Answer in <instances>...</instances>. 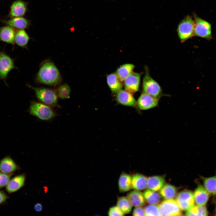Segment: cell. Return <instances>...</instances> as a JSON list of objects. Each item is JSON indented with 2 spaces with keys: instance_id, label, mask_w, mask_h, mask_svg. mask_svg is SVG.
Segmentation results:
<instances>
[{
  "instance_id": "obj_20",
  "label": "cell",
  "mask_w": 216,
  "mask_h": 216,
  "mask_svg": "<svg viewBox=\"0 0 216 216\" xmlns=\"http://www.w3.org/2000/svg\"><path fill=\"white\" fill-rule=\"evenodd\" d=\"M147 178L139 173H136L131 177L132 188L134 190H141L147 187Z\"/></svg>"
},
{
  "instance_id": "obj_36",
  "label": "cell",
  "mask_w": 216,
  "mask_h": 216,
  "mask_svg": "<svg viewBox=\"0 0 216 216\" xmlns=\"http://www.w3.org/2000/svg\"><path fill=\"white\" fill-rule=\"evenodd\" d=\"M9 198V196L5 192L0 190V205L4 203Z\"/></svg>"
},
{
  "instance_id": "obj_2",
  "label": "cell",
  "mask_w": 216,
  "mask_h": 216,
  "mask_svg": "<svg viewBox=\"0 0 216 216\" xmlns=\"http://www.w3.org/2000/svg\"><path fill=\"white\" fill-rule=\"evenodd\" d=\"M28 111L31 115L44 121L51 120L57 115L52 107L37 101L31 102Z\"/></svg>"
},
{
  "instance_id": "obj_29",
  "label": "cell",
  "mask_w": 216,
  "mask_h": 216,
  "mask_svg": "<svg viewBox=\"0 0 216 216\" xmlns=\"http://www.w3.org/2000/svg\"><path fill=\"white\" fill-rule=\"evenodd\" d=\"M143 195L145 200L151 204H157L160 201V194L156 191L147 189L144 191Z\"/></svg>"
},
{
  "instance_id": "obj_22",
  "label": "cell",
  "mask_w": 216,
  "mask_h": 216,
  "mask_svg": "<svg viewBox=\"0 0 216 216\" xmlns=\"http://www.w3.org/2000/svg\"><path fill=\"white\" fill-rule=\"evenodd\" d=\"M108 85L113 93H116L122 89V85L116 73H112L107 76Z\"/></svg>"
},
{
  "instance_id": "obj_37",
  "label": "cell",
  "mask_w": 216,
  "mask_h": 216,
  "mask_svg": "<svg viewBox=\"0 0 216 216\" xmlns=\"http://www.w3.org/2000/svg\"><path fill=\"white\" fill-rule=\"evenodd\" d=\"M34 209L35 211L37 212H40L43 209V206L40 203H37L34 205Z\"/></svg>"
},
{
  "instance_id": "obj_35",
  "label": "cell",
  "mask_w": 216,
  "mask_h": 216,
  "mask_svg": "<svg viewBox=\"0 0 216 216\" xmlns=\"http://www.w3.org/2000/svg\"><path fill=\"white\" fill-rule=\"evenodd\" d=\"M132 215L133 216H146L144 208L140 206L136 207L134 209Z\"/></svg>"
},
{
  "instance_id": "obj_23",
  "label": "cell",
  "mask_w": 216,
  "mask_h": 216,
  "mask_svg": "<svg viewBox=\"0 0 216 216\" xmlns=\"http://www.w3.org/2000/svg\"><path fill=\"white\" fill-rule=\"evenodd\" d=\"M30 38L24 29H17L14 38V44L22 48H26Z\"/></svg>"
},
{
  "instance_id": "obj_15",
  "label": "cell",
  "mask_w": 216,
  "mask_h": 216,
  "mask_svg": "<svg viewBox=\"0 0 216 216\" xmlns=\"http://www.w3.org/2000/svg\"><path fill=\"white\" fill-rule=\"evenodd\" d=\"M116 94V100L118 104L125 106H136L137 103L131 93L122 89Z\"/></svg>"
},
{
  "instance_id": "obj_25",
  "label": "cell",
  "mask_w": 216,
  "mask_h": 216,
  "mask_svg": "<svg viewBox=\"0 0 216 216\" xmlns=\"http://www.w3.org/2000/svg\"><path fill=\"white\" fill-rule=\"evenodd\" d=\"M160 195L166 200L173 199L176 196L177 190L174 186L169 184L164 185L160 190Z\"/></svg>"
},
{
  "instance_id": "obj_1",
  "label": "cell",
  "mask_w": 216,
  "mask_h": 216,
  "mask_svg": "<svg viewBox=\"0 0 216 216\" xmlns=\"http://www.w3.org/2000/svg\"><path fill=\"white\" fill-rule=\"evenodd\" d=\"M62 80L61 75L54 64L49 60L42 63L36 75L37 81L47 85L56 86Z\"/></svg>"
},
{
  "instance_id": "obj_12",
  "label": "cell",
  "mask_w": 216,
  "mask_h": 216,
  "mask_svg": "<svg viewBox=\"0 0 216 216\" xmlns=\"http://www.w3.org/2000/svg\"><path fill=\"white\" fill-rule=\"evenodd\" d=\"M158 102L157 97L143 92L139 98L137 103L140 110H145L156 106L158 104Z\"/></svg>"
},
{
  "instance_id": "obj_7",
  "label": "cell",
  "mask_w": 216,
  "mask_h": 216,
  "mask_svg": "<svg viewBox=\"0 0 216 216\" xmlns=\"http://www.w3.org/2000/svg\"><path fill=\"white\" fill-rule=\"evenodd\" d=\"M158 206L161 216L182 215L181 209L176 200L173 199L166 200Z\"/></svg>"
},
{
  "instance_id": "obj_30",
  "label": "cell",
  "mask_w": 216,
  "mask_h": 216,
  "mask_svg": "<svg viewBox=\"0 0 216 216\" xmlns=\"http://www.w3.org/2000/svg\"><path fill=\"white\" fill-rule=\"evenodd\" d=\"M186 215L188 216H207L208 213L205 206H194L188 210Z\"/></svg>"
},
{
  "instance_id": "obj_13",
  "label": "cell",
  "mask_w": 216,
  "mask_h": 216,
  "mask_svg": "<svg viewBox=\"0 0 216 216\" xmlns=\"http://www.w3.org/2000/svg\"><path fill=\"white\" fill-rule=\"evenodd\" d=\"M0 21L3 24L16 29H28L31 25V21L23 17L12 18L8 20L1 19Z\"/></svg>"
},
{
  "instance_id": "obj_28",
  "label": "cell",
  "mask_w": 216,
  "mask_h": 216,
  "mask_svg": "<svg viewBox=\"0 0 216 216\" xmlns=\"http://www.w3.org/2000/svg\"><path fill=\"white\" fill-rule=\"evenodd\" d=\"M116 206L124 214L131 212L132 206L127 196H122L118 198Z\"/></svg>"
},
{
  "instance_id": "obj_18",
  "label": "cell",
  "mask_w": 216,
  "mask_h": 216,
  "mask_svg": "<svg viewBox=\"0 0 216 216\" xmlns=\"http://www.w3.org/2000/svg\"><path fill=\"white\" fill-rule=\"evenodd\" d=\"M208 193L202 186L199 185L194 194V202L196 205L205 206L209 198Z\"/></svg>"
},
{
  "instance_id": "obj_32",
  "label": "cell",
  "mask_w": 216,
  "mask_h": 216,
  "mask_svg": "<svg viewBox=\"0 0 216 216\" xmlns=\"http://www.w3.org/2000/svg\"><path fill=\"white\" fill-rule=\"evenodd\" d=\"M144 210L146 216H160L159 206L156 204L148 205Z\"/></svg>"
},
{
  "instance_id": "obj_31",
  "label": "cell",
  "mask_w": 216,
  "mask_h": 216,
  "mask_svg": "<svg viewBox=\"0 0 216 216\" xmlns=\"http://www.w3.org/2000/svg\"><path fill=\"white\" fill-rule=\"evenodd\" d=\"M70 92V86L66 83L60 86L57 91L58 97L62 100L69 98Z\"/></svg>"
},
{
  "instance_id": "obj_24",
  "label": "cell",
  "mask_w": 216,
  "mask_h": 216,
  "mask_svg": "<svg viewBox=\"0 0 216 216\" xmlns=\"http://www.w3.org/2000/svg\"><path fill=\"white\" fill-rule=\"evenodd\" d=\"M118 186L120 192H124L130 190L132 188L131 177L126 173L122 172L118 180Z\"/></svg>"
},
{
  "instance_id": "obj_10",
  "label": "cell",
  "mask_w": 216,
  "mask_h": 216,
  "mask_svg": "<svg viewBox=\"0 0 216 216\" xmlns=\"http://www.w3.org/2000/svg\"><path fill=\"white\" fill-rule=\"evenodd\" d=\"M28 2L22 0H15L12 3L7 18L24 16L28 10Z\"/></svg>"
},
{
  "instance_id": "obj_5",
  "label": "cell",
  "mask_w": 216,
  "mask_h": 216,
  "mask_svg": "<svg viewBox=\"0 0 216 216\" xmlns=\"http://www.w3.org/2000/svg\"><path fill=\"white\" fill-rule=\"evenodd\" d=\"M194 21L190 16H186L180 22L177 32L181 42H183L194 35Z\"/></svg>"
},
{
  "instance_id": "obj_27",
  "label": "cell",
  "mask_w": 216,
  "mask_h": 216,
  "mask_svg": "<svg viewBox=\"0 0 216 216\" xmlns=\"http://www.w3.org/2000/svg\"><path fill=\"white\" fill-rule=\"evenodd\" d=\"M204 187L210 194L216 195V175L208 177L202 178Z\"/></svg>"
},
{
  "instance_id": "obj_19",
  "label": "cell",
  "mask_w": 216,
  "mask_h": 216,
  "mask_svg": "<svg viewBox=\"0 0 216 216\" xmlns=\"http://www.w3.org/2000/svg\"><path fill=\"white\" fill-rule=\"evenodd\" d=\"M127 197L133 206H142L145 203L146 200L143 194L140 190H134L129 192Z\"/></svg>"
},
{
  "instance_id": "obj_3",
  "label": "cell",
  "mask_w": 216,
  "mask_h": 216,
  "mask_svg": "<svg viewBox=\"0 0 216 216\" xmlns=\"http://www.w3.org/2000/svg\"><path fill=\"white\" fill-rule=\"evenodd\" d=\"M34 92L38 99L41 102L52 107L58 106L57 91L49 88L34 87L28 85Z\"/></svg>"
},
{
  "instance_id": "obj_33",
  "label": "cell",
  "mask_w": 216,
  "mask_h": 216,
  "mask_svg": "<svg viewBox=\"0 0 216 216\" xmlns=\"http://www.w3.org/2000/svg\"><path fill=\"white\" fill-rule=\"evenodd\" d=\"M13 174L0 172V189L6 186Z\"/></svg>"
},
{
  "instance_id": "obj_16",
  "label": "cell",
  "mask_w": 216,
  "mask_h": 216,
  "mask_svg": "<svg viewBox=\"0 0 216 216\" xmlns=\"http://www.w3.org/2000/svg\"><path fill=\"white\" fill-rule=\"evenodd\" d=\"M26 176L24 174L16 176L10 179L6 186V190L9 194L15 192L24 185Z\"/></svg>"
},
{
  "instance_id": "obj_14",
  "label": "cell",
  "mask_w": 216,
  "mask_h": 216,
  "mask_svg": "<svg viewBox=\"0 0 216 216\" xmlns=\"http://www.w3.org/2000/svg\"><path fill=\"white\" fill-rule=\"evenodd\" d=\"M17 30L8 25L0 27V41L12 45L13 48Z\"/></svg>"
},
{
  "instance_id": "obj_4",
  "label": "cell",
  "mask_w": 216,
  "mask_h": 216,
  "mask_svg": "<svg viewBox=\"0 0 216 216\" xmlns=\"http://www.w3.org/2000/svg\"><path fill=\"white\" fill-rule=\"evenodd\" d=\"M14 59L7 53L4 48L0 50V80H2L8 86L6 80L10 72L13 69H17Z\"/></svg>"
},
{
  "instance_id": "obj_6",
  "label": "cell",
  "mask_w": 216,
  "mask_h": 216,
  "mask_svg": "<svg viewBox=\"0 0 216 216\" xmlns=\"http://www.w3.org/2000/svg\"><path fill=\"white\" fill-rule=\"evenodd\" d=\"M194 18V35L206 39L212 38L211 24L208 22L199 17L196 14H193Z\"/></svg>"
},
{
  "instance_id": "obj_38",
  "label": "cell",
  "mask_w": 216,
  "mask_h": 216,
  "mask_svg": "<svg viewBox=\"0 0 216 216\" xmlns=\"http://www.w3.org/2000/svg\"><path fill=\"white\" fill-rule=\"evenodd\" d=\"M215 212H216V201H215Z\"/></svg>"
},
{
  "instance_id": "obj_17",
  "label": "cell",
  "mask_w": 216,
  "mask_h": 216,
  "mask_svg": "<svg viewBox=\"0 0 216 216\" xmlns=\"http://www.w3.org/2000/svg\"><path fill=\"white\" fill-rule=\"evenodd\" d=\"M19 168L18 165L10 156H6L0 161V172L12 174Z\"/></svg>"
},
{
  "instance_id": "obj_21",
  "label": "cell",
  "mask_w": 216,
  "mask_h": 216,
  "mask_svg": "<svg viewBox=\"0 0 216 216\" xmlns=\"http://www.w3.org/2000/svg\"><path fill=\"white\" fill-rule=\"evenodd\" d=\"M164 178L160 176H154L147 179V187L148 189L158 191L164 185Z\"/></svg>"
},
{
  "instance_id": "obj_8",
  "label": "cell",
  "mask_w": 216,
  "mask_h": 216,
  "mask_svg": "<svg viewBox=\"0 0 216 216\" xmlns=\"http://www.w3.org/2000/svg\"><path fill=\"white\" fill-rule=\"evenodd\" d=\"M143 92L157 97L160 94L161 90L158 84L150 76L146 69L143 81Z\"/></svg>"
},
{
  "instance_id": "obj_9",
  "label": "cell",
  "mask_w": 216,
  "mask_h": 216,
  "mask_svg": "<svg viewBox=\"0 0 216 216\" xmlns=\"http://www.w3.org/2000/svg\"><path fill=\"white\" fill-rule=\"evenodd\" d=\"M176 200L181 210L188 211L194 206L193 193L188 190H184L177 195Z\"/></svg>"
},
{
  "instance_id": "obj_34",
  "label": "cell",
  "mask_w": 216,
  "mask_h": 216,
  "mask_svg": "<svg viewBox=\"0 0 216 216\" xmlns=\"http://www.w3.org/2000/svg\"><path fill=\"white\" fill-rule=\"evenodd\" d=\"M124 214L116 206L110 208L109 210V216H124Z\"/></svg>"
},
{
  "instance_id": "obj_11",
  "label": "cell",
  "mask_w": 216,
  "mask_h": 216,
  "mask_svg": "<svg viewBox=\"0 0 216 216\" xmlns=\"http://www.w3.org/2000/svg\"><path fill=\"white\" fill-rule=\"evenodd\" d=\"M141 74L132 72L124 80L125 90L131 93L137 91L140 85Z\"/></svg>"
},
{
  "instance_id": "obj_26",
  "label": "cell",
  "mask_w": 216,
  "mask_h": 216,
  "mask_svg": "<svg viewBox=\"0 0 216 216\" xmlns=\"http://www.w3.org/2000/svg\"><path fill=\"white\" fill-rule=\"evenodd\" d=\"M134 68V65L131 64H125L119 67L117 70L116 74L120 80L124 81L132 72Z\"/></svg>"
}]
</instances>
